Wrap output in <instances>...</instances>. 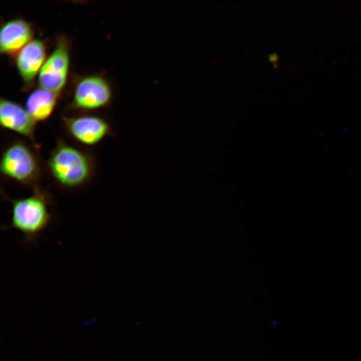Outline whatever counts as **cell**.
<instances>
[{
	"mask_svg": "<svg viewBox=\"0 0 361 361\" xmlns=\"http://www.w3.org/2000/svg\"><path fill=\"white\" fill-rule=\"evenodd\" d=\"M56 94L42 88L29 96L26 109L36 122L45 120L51 115L56 105Z\"/></svg>",
	"mask_w": 361,
	"mask_h": 361,
	"instance_id": "30bf717a",
	"label": "cell"
},
{
	"mask_svg": "<svg viewBox=\"0 0 361 361\" xmlns=\"http://www.w3.org/2000/svg\"><path fill=\"white\" fill-rule=\"evenodd\" d=\"M1 170L4 175L24 184L35 181L39 174L35 155L20 142L13 143L5 150L1 158Z\"/></svg>",
	"mask_w": 361,
	"mask_h": 361,
	"instance_id": "3957f363",
	"label": "cell"
},
{
	"mask_svg": "<svg viewBox=\"0 0 361 361\" xmlns=\"http://www.w3.org/2000/svg\"><path fill=\"white\" fill-rule=\"evenodd\" d=\"M63 121L69 133L77 141L86 145L96 144L111 132L107 122L97 116L64 118Z\"/></svg>",
	"mask_w": 361,
	"mask_h": 361,
	"instance_id": "5b68a950",
	"label": "cell"
},
{
	"mask_svg": "<svg viewBox=\"0 0 361 361\" xmlns=\"http://www.w3.org/2000/svg\"><path fill=\"white\" fill-rule=\"evenodd\" d=\"M32 36L30 26L22 20L8 22L2 27L0 35L1 51L13 54L29 43Z\"/></svg>",
	"mask_w": 361,
	"mask_h": 361,
	"instance_id": "9c48e42d",
	"label": "cell"
},
{
	"mask_svg": "<svg viewBox=\"0 0 361 361\" xmlns=\"http://www.w3.org/2000/svg\"><path fill=\"white\" fill-rule=\"evenodd\" d=\"M69 55L66 42L60 40L56 49L41 67L39 83L44 89L55 94L63 87L67 76Z\"/></svg>",
	"mask_w": 361,
	"mask_h": 361,
	"instance_id": "277c9868",
	"label": "cell"
},
{
	"mask_svg": "<svg viewBox=\"0 0 361 361\" xmlns=\"http://www.w3.org/2000/svg\"><path fill=\"white\" fill-rule=\"evenodd\" d=\"M0 122L4 128L28 138L33 142L36 122L26 109L14 102L1 99Z\"/></svg>",
	"mask_w": 361,
	"mask_h": 361,
	"instance_id": "52a82bcc",
	"label": "cell"
},
{
	"mask_svg": "<svg viewBox=\"0 0 361 361\" xmlns=\"http://www.w3.org/2000/svg\"><path fill=\"white\" fill-rule=\"evenodd\" d=\"M45 54L44 43L39 40L30 42L19 52L17 66L26 83H31L39 72L45 61Z\"/></svg>",
	"mask_w": 361,
	"mask_h": 361,
	"instance_id": "ba28073f",
	"label": "cell"
},
{
	"mask_svg": "<svg viewBox=\"0 0 361 361\" xmlns=\"http://www.w3.org/2000/svg\"><path fill=\"white\" fill-rule=\"evenodd\" d=\"M48 166L55 179L67 187L83 184L92 172V163L88 156L61 141L52 152Z\"/></svg>",
	"mask_w": 361,
	"mask_h": 361,
	"instance_id": "7a4b0ae2",
	"label": "cell"
},
{
	"mask_svg": "<svg viewBox=\"0 0 361 361\" xmlns=\"http://www.w3.org/2000/svg\"><path fill=\"white\" fill-rule=\"evenodd\" d=\"M11 201V222L6 228L19 231L27 242L35 241L51 221L46 197L36 191L31 196Z\"/></svg>",
	"mask_w": 361,
	"mask_h": 361,
	"instance_id": "6da1fadb",
	"label": "cell"
},
{
	"mask_svg": "<svg viewBox=\"0 0 361 361\" xmlns=\"http://www.w3.org/2000/svg\"><path fill=\"white\" fill-rule=\"evenodd\" d=\"M111 97L110 88L100 77L85 78L78 84L74 97V106L83 109H93L107 105Z\"/></svg>",
	"mask_w": 361,
	"mask_h": 361,
	"instance_id": "8992f818",
	"label": "cell"
}]
</instances>
